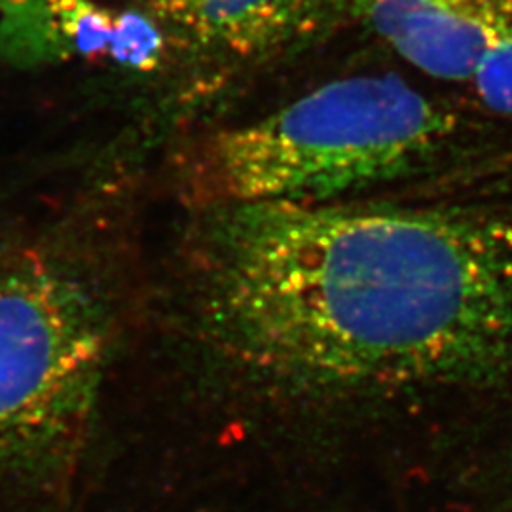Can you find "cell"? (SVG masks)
<instances>
[{
    "mask_svg": "<svg viewBox=\"0 0 512 512\" xmlns=\"http://www.w3.org/2000/svg\"><path fill=\"white\" fill-rule=\"evenodd\" d=\"M353 12L421 73L473 80L505 0H349Z\"/></svg>",
    "mask_w": 512,
    "mask_h": 512,
    "instance_id": "277c9868",
    "label": "cell"
},
{
    "mask_svg": "<svg viewBox=\"0 0 512 512\" xmlns=\"http://www.w3.org/2000/svg\"><path fill=\"white\" fill-rule=\"evenodd\" d=\"M107 332L74 281L35 264L0 270V465L73 442L92 414Z\"/></svg>",
    "mask_w": 512,
    "mask_h": 512,
    "instance_id": "3957f363",
    "label": "cell"
},
{
    "mask_svg": "<svg viewBox=\"0 0 512 512\" xmlns=\"http://www.w3.org/2000/svg\"><path fill=\"white\" fill-rule=\"evenodd\" d=\"M473 84L488 109L512 116V0H505L499 25L476 67Z\"/></svg>",
    "mask_w": 512,
    "mask_h": 512,
    "instance_id": "52a82bcc",
    "label": "cell"
},
{
    "mask_svg": "<svg viewBox=\"0 0 512 512\" xmlns=\"http://www.w3.org/2000/svg\"><path fill=\"white\" fill-rule=\"evenodd\" d=\"M165 2H171V0H162V4H165Z\"/></svg>",
    "mask_w": 512,
    "mask_h": 512,
    "instance_id": "ba28073f",
    "label": "cell"
},
{
    "mask_svg": "<svg viewBox=\"0 0 512 512\" xmlns=\"http://www.w3.org/2000/svg\"><path fill=\"white\" fill-rule=\"evenodd\" d=\"M458 118L395 74L329 82L209 137L194 164L205 207L342 202L431 162Z\"/></svg>",
    "mask_w": 512,
    "mask_h": 512,
    "instance_id": "7a4b0ae2",
    "label": "cell"
},
{
    "mask_svg": "<svg viewBox=\"0 0 512 512\" xmlns=\"http://www.w3.org/2000/svg\"><path fill=\"white\" fill-rule=\"evenodd\" d=\"M0 42L18 57H103L120 67H152L160 38L147 18L90 0H10Z\"/></svg>",
    "mask_w": 512,
    "mask_h": 512,
    "instance_id": "5b68a950",
    "label": "cell"
},
{
    "mask_svg": "<svg viewBox=\"0 0 512 512\" xmlns=\"http://www.w3.org/2000/svg\"><path fill=\"white\" fill-rule=\"evenodd\" d=\"M323 0H171L165 10L205 46L260 57L304 31Z\"/></svg>",
    "mask_w": 512,
    "mask_h": 512,
    "instance_id": "8992f818",
    "label": "cell"
},
{
    "mask_svg": "<svg viewBox=\"0 0 512 512\" xmlns=\"http://www.w3.org/2000/svg\"><path fill=\"white\" fill-rule=\"evenodd\" d=\"M196 274L209 344L258 384H475L512 363V220L488 209L213 205Z\"/></svg>",
    "mask_w": 512,
    "mask_h": 512,
    "instance_id": "6da1fadb",
    "label": "cell"
}]
</instances>
